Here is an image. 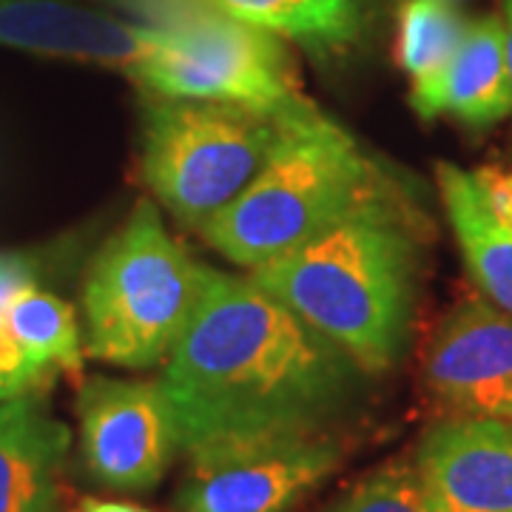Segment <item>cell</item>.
I'll return each instance as SVG.
<instances>
[{
    "label": "cell",
    "instance_id": "obj_9",
    "mask_svg": "<svg viewBox=\"0 0 512 512\" xmlns=\"http://www.w3.org/2000/svg\"><path fill=\"white\" fill-rule=\"evenodd\" d=\"M421 376L450 416L512 421V313L467 296L439 319Z\"/></svg>",
    "mask_w": 512,
    "mask_h": 512
},
{
    "label": "cell",
    "instance_id": "obj_19",
    "mask_svg": "<svg viewBox=\"0 0 512 512\" xmlns=\"http://www.w3.org/2000/svg\"><path fill=\"white\" fill-rule=\"evenodd\" d=\"M52 379L55 373L37 365L0 322V404L29 393H43Z\"/></svg>",
    "mask_w": 512,
    "mask_h": 512
},
{
    "label": "cell",
    "instance_id": "obj_3",
    "mask_svg": "<svg viewBox=\"0 0 512 512\" xmlns=\"http://www.w3.org/2000/svg\"><path fill=\"white\" fill-rule=\"evenodd\" d=\"M390 194L379 165L313 103L285 114L271 160L202 239L245 271L322 237L367 202Z\"/></svg>",
    "mask_w": 512,
    "mask_h": 512
},
{
    "label": "cell",
    "instance_id": "obj_4",
    "mask_svg": "<svg viewBox=\"0 0 512 512\" xmlns=\"http://www.w3.org/2000/svg\"><path fill=\"white\" fill-rule=\"evenodd\" d=\"M214 271L168 234L154 202L140 200L86 274V353L126 370L163 367Z\"/></svg>",
    "mask_w": 512,
    "mask_h": 512
},
{
    "label": "cell",
    "instance_id": "obj_21",
    "mask_svg": "<svg viewBox=\"0 0 512 512\" xmlns=\"http://www.w3.org/2000/svg\"><path fill=\"white\" fill-rule=\"evenodd\" d=\"M74 512H148L134 504H120V501H83Z\"/></svg>",
    "mask_w": 512,
    "mask_h": 512
},
{
    "label": "cell",
    "instance_id": "obj_1",
    "mask_svg": "<svg viewBox=\"0 0 512 512\" xmlns=\"http://www.w3.org/2000/svg\"><path fill=\"white\" fill-rule=\"evenodd\" d=\"M365 376L251 276L214 271L157 382L188 453L239 436L339 430L365 399Z\"/></svg>",
    "mask_w": 512,
    "mask_h": 512
},
{
    "label": "cell",
    "instance_id": "obj_17",
    "mask_svg": "<svg viewBox=\"0 0 512 512\" xmlns=\"http://www.w3.org/2000/svg\"><path fill=\"white\" fill-rule=\"evenodd\" d=\"M467 20L447 0H407L399 9L396 63L410 77V89L436 83L467 35Z\"/></svg>",
    "mask_w": 512,
    "mask_h": 512
},
{
    "label": "cell",
    "instance_id": "obj_10",
    "mask_svg": "<svg viewBox=\"0 0 512 512\" xmlns=\"http://www.w3.org/2000/svg\"><path fill=\"white\" fill-rule=\"evenodd\" d=\"M410 464L441 512H512V421L447 416Z\"/></svg>",
    "mask_w": 512,
    "mask_h": 512
},
{
    "label": "cell",
    "instance_id": "obj_6",
    "mask_svg": "<svg viewBox=\"0 0 512 512\" xmlns=\"http://www.w3.org/2000/svg\"><path fill=\"white\" fill-rule=\"evenodd\" d=\"M131 80L146 94L242 103L276 117L311 103L279 35L214 3L183 6L157 23V46Z\"/></svg>",
    "mask_w": 512,
    "mask_h": 512
},
{
    "label": "cell",
    "instance_id": "obj_18",
    "mask_svg": "<svg viewBox=\"0 0 512 512\" xmlns=\"http://www.w3.org/2000/svg\"><path fill=\"white\" fill-rule=\"evenodd\" d=\"M325 512H441L407 461H393L350 484Z\"/></svg>",
    "mask_w": 512,
    "mask_h": 512
},
{
    "label": "cell",
    "instance_id": "obj_14",
    "mask_svg": "<svg viewBox=\"0 0 512 512\" xmlns=\"http://www.w3.org/2000/svg\"><path fill=\"white\" fill-rule=\"evenodd\" d=\"M436 180L444 214L478 291L501 311L512 313V225L498 222L481 205L467 168L439 163Z\"/></svg>",
    "mask_w": 512,
    "mask_h": 512
},
{
    "label": "cell",
    "instance_id": "obj_22",
    "mask_svg": "<svg viewBox=\"0 0 512 512\" xmlns=\"http://www.w3.org/2000/svg\"><path fill=\"white\" fill-rule=\"evenodd\" d=\"M501 23H504V46H507V66H510V80H512V0H504Z\"/></svg>",
    "mask_w": 512,
    "mask_h": 512
},
{
    "label": "cell",
    "instance_id": "obj_15",
    "mask_svg": "<svg viewBox=\"0 0 512 512\" xmlns=\"http://www.w3.org/2000/svg\"><path fill=\"white\" fill-rule=\"evenodd\" d=\"M234 18L299 40L313 52H342L359 35L356 0H208Z\"/></svg>",
    "mask_w": 512,
    "mask_h": 512
},
{
    "label": "cell",
    "instance_id": "obj_12",
    "mask_svg": "<svg viewBox=\"0 0 512 512\" xmlns=\"http://www.w3.org/2000/svg\"><path fill=\"white\" fill-rule=\"evenodd\" d=\"M69 444L43 393L0 404V512H55Z\"/></svg>",
    "mask_w": 512,
    "mask_h": 512
},
{
    "label": "cell",
    "instance_id": "obj_8",
    "mask_svg": "<svg viewBox=\"0 0 512 512\" xmlns=\"http://www.w3.org/2000/svg\"><path fill=\"white\" fill-rule=\"evenodd\" d=\"M77 424L86 473L109 490H154L183 453L174 410L151 379H86L77 393Z\"/></svg>",
    "mask_w": 512,
    "mask_h": 512
},
{
    "label": "cell",
    "instance_id": "obj_2",
    "mask_svg": "<svg viewBox=\"0 0 512 512\" xmlns=\"http://www.w3.org/2000/svg\"><path fill=\"white\" fill-rule=\"evenodd\" d=\"M419 237L399 194H384L248 276L348 353L367 376L399 365L419 296Z\"/></svg>",
    "mask_w": 512,
    "mask_h": 512
},
{
    "label": "cell",
    "instance_id": "obj_7",
    "mask_svg": "<svg viewBox=\"0 0 512 512\" xmlns=\"http://www.w3.org/2000/svg\"><path fill=\"white\" fill-rule=\"evenodd\" d=\"M339 430H288L200 444L185 453L177 512H293L345 461Z\"/></svg>",
    "mask_w": 512,
    "mask_h": 512
},
{
    "label": "cell",
    "instance_id": "obj_13",
    "mask_svg": "<svg viewBox=\"0 0 512 512\" xmlns=\"http://www.w3.org/2000/svg\"><path fill=\"white\" fill-rule=\"evenodd\" d=\"M410 109L421 120L456 117L470 128H490L512 114V80L498 15L473 20L456 57L436 83L410 89Z\"/></svg>",
    "mask_w": 512,
    "mask_h": 512
},
{
    "label": "cell",
    "instance_id": "obj_16",
    "mask_svg": "<svg viewBox=\"0 0 512 512\" xmlns=\"http://www.w3.org/2000/svg\"><path fill=\"white\" fill-rule=\"evenodd\" d=\"M0 322L40 367L52 370L55 376L57 373H66L72 379L83 376L86 348L80 339V325L72 305L63 302L60 296L29 288L9 305Z\"/></svg>",
    "mask_w": 512,
    "mask_h": 512
},
{
    "label": "cell",
    "instance_id": "obj_11",
    "mask_svg": "<svg viewBox=\"0 0 512 512\" xmlns=\"http://www.w3.org/2000/svg\"><path fill=\"white\" fill-rule=\"evenodd\" d=\"M0 46L94 63L131 77L157 46V23H128L60 0H0Z\"/></svg>",
    "mask_w": 512,
    "mask_h": 512
},
{
    "label": "cell",
    "instance_id": "obj_20",
    "mask_svg": "<svg viewBox=\"0 0 512 512\" xmlns=\"http://www.w3.org/2000/svg\"><path fill=\"white\" fill-rule=\"evenodd\" d=\"M35 288V268L23 256L0 254V316L9 311V305L20 293Z\"/></svg>",
    "mask_w": 512,
    "mask_h": 512
},
{
    "label": "cell",
    "instance_id": "obj_5",
    "mask_svg": "<svg viewBox=\"0 0 512 512\" xmlns=\"http://www.w3.org/2000/svg\"><path fill=\"white\" fill-rule=\"evenodd\" d=\"M282 117L242 103L146 94L143 180L154 200L202 234L271 160Z\"/></svg>",
    "mask_w": 512,
    "mask_h": 512
}]
</instances>
